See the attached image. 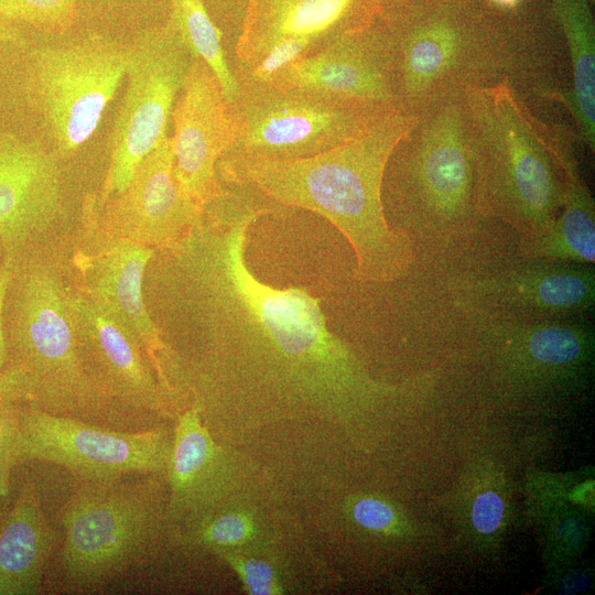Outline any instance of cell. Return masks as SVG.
Returning a JSON list of instances; mask_svg holds the SVG:
<instances>
[{"instance_id":"7402d4cb","label":"cell","mask_w":595,"mask_h":595,"mask_svg":"<svg viewBox=\"0 0 595 595\" xmlns=\"http://www.w3.org/2000/svg\"><path fill=\"white\" fill-rule=\"evenodd\" d=\"M51 527L32 483L23 485L0 526V595L40 593L54 547Z\"/></svg>"},{"instance_id":"ba28073f","label":"cell","mask_w":595,"mask_h":595,"mask_svg":"<svg viewBox=\"0 0 595 595\" xmlns=\"http://www.w3.org/2000/svg\"><path fill=\"white\" fill-rule=\"evenodd\" d=\"M127 45L93 32L66 45L33 50L25 74L31 107L60 160L74 156L96 131L120 86Z\"/></svg>"},{"instance_id":"8fae6325","label":"cell","mask_w":595,"mask_h":595,"mask_svg":"<svg viewBox=\"0 0 595 595\" xmlns=\"http://www.w3.org/2000/svg\"><path fill=\"white\" fill-rule=\"evenodd\" d=\"M412 194L435 221L451 225L476 212L475 173L462 91L418 111L401 140Z\"/></svg>"},{"instance_id":"5b68a950","label":"cell","mask_w":595,"mask_h":595,"mask_svg":"<svg viewBox=\"0 0 595 595\" xmlns=\"http://www.w3.org/2000/svg\"><path fill=\"white\" fill-rule=\"evenodd\" d=\"M165 474L78 478L61 510L63 573L77 586H93L150 559L177 539L167 512Z\"/></svg>"},{"instance_id":"30bf717a","label":"cell","mask_w":595,"mask_h":595,"mask_svg":"<svg viewBox=\"0 0 595 595\" xmlns=\"http://www.w3.org/2000/svg\"><path fill=\"white\" fill-rule=\"evenodd\" d=\"M192 54L165 23L127 45L126 93L109 136V164L98 206L121 193L139 162L166 136Z\"/></svg>"},{"instance_id":"4fadbf2b","label":"cell","mask_w":595,"mask_h":595,"mask_svg":"<svg viewBox=\"0 0 595 595\" xmlns=\"http://www.w3.org/2000/svg\"><path fill=\"white\" fill-rule=\"evenodd\" d=\"M71 306L78 356L98 391L126 414L176 419L183 409L163 388L136 338L75 285Z\"/></svg>"},{"instance_id":"484cf974","label":"cell","mask_w":595,"mask_h":595,"mask_svg":"<svg viewBox=\"0 0 595 595\" xmlns=\"http://www.w3.org/2000/svg\"><path fill=\"white\" fill-rule=\"evenodd\" d=\"M78 0H0V22L23 23L40 30L64 33L77 18Z\"/></svg>"},{"instance_id":"3957f363","label":"cell","mask_w":595,"mask_h":595,"mask_svg":"<svg viewBox=\"0 0 595 595\" xmlns=\"http://www.w3.org/2000/svg\"><path fill=\"white\" fill-rule=\"evenodd\" d=\"M11 274L4 301V379L18 400L96 425L144 430L110 403L78 356L69 264L55 245L3 255Z\"/></svg>"},{"instance_id":"4dcf8cb0","label":"cell","mask_w":595,"mask_h":595,"mask_svg":"<svg viewBox=\"0 0 595 595\" xmlns=\"http://www.w3.org/2000/svg\"><path fill=\"white\" fill-rule=\"evenodd\" d=\"M0 42L21 45L24 43V37L17 26L0 22Z\"/></svg>"},{"instance_id":"ac0fdd59","label":"cell","mask_w":595,"mask_h":595,"mask_svg":"<svg viewBox=\"0 0 595 595\" xmlns=\"http://www.w3.org/2000/svg\"><path fill=\"white\" fill-rule=\"evenodd\" d=\"M511 268L463 285L464 294L491 316L544 320L582 314L595 303L594 269L543 261Z\"/></svg>"},{"instance_id":"6da1fadb","label":"cell","mask_w":595,"mask_h":595,"mask_svg":"<svg viewBox=\"0 0 595 595\" xmlns=\"http://www.w3.org/2000/svg\"><path fill=\"white\" fill-rule=\"evenodd\" d=\"M264 213L227 192L162 253L150 282L198 325L207 356L230 345L245 349L262 376L289 394L321 407L355 381L351 355L326 324L320 300L300 288L274 289L248 269L249 226Z\"/></svg>"},{"instance_id":"44dd1931","label":"cell","mask_w":595,"mask_h":595,"mask_svg":"<svg viewBox=\"0 0 595 595\" xmlns=\"http://www.w3.org/2000/svg\"><path fill=\"white\" fill-rule=\"evenodd\" d=\"M561 170L563 203L559 216L540 236L520 240L521 253L531 260L591 264L595 261V205L581 173L574 143L565 128L539 122Z\"/></svg>"},{"instance_id":"603a6c76","label":"cell","mask_w":595,"mask_h":595,"mask_svg":"<svg viewBox=\"0 0 595 595\" xmlns=\"http://www.w3.org/2000/svg\"><path fill=\"white\" fill-rule=\"evenodd\" d=\"M555 9L566 39L572 68L567 97L576 138L595 148V36L586 0H555Z\"/></svg>"},{"instance_id":"7c38bea8","label":"cell","mask_w":595,"mask_h":595,"mask_svg":"<svg viewBox=\"0 0 595 595\" xmlns=\"http://www.w3.org/2000/svg\"><path fill=\"white\" fill-rule=\"evenodd\" d=\"M389 35L399 101L411 111L467 86L488 84L513 63L510 48L485 44L445 21Z\"/></svg>"},{"instance_id":"d6a6232c","label":"cell","mask_w":595,"mask_h":595,"mask_svg":"<svg viewBox=\"0 0 595 595\" xmlns=\"http://www.w3.org/2000/svg\"><path fill=\"white\" fill-rule=\"evenodd\" d=\"M496 2H499L501 4H511L513 3L516 0H495Z\"/></svg>"},{"instance_id":"2e32d148","label":"cell","mask_w":595,"mask_h":595,"mask_svg":"<svg viewBox=\"0 0 595 595\" xmlns=\"http://www.w3.org/2000/svg\"><path fill=\"white\" fill-rule=\"evenodd\" d=\"M181 96L171 117L175 176L184 192L202 208L225 195L217 163L234 138L232 118L212 68L192 57Z\"/></svg>"},{"instance_id":"d4e9b609","label":"cell","mask_w":595,"mask_h":595,"mask_svg":"<svg viewBox=\"0 0 595 595\" xmlns=\"http://www.w3.org/2000/svg\"><path fill=\"white\" fill-rule=\"evenodd\" d=\"M258 534L259 527L251 512L224 505L181 529L176 543L198 547L213 553L248 547Z\"/></svg>"},{"instance_id":"4316f807","label":"cell","mask_w":595,"mask_h":595,"mask_svg":"<svg viewBox=\"0 0 595 595\" xmlns=\"http://www.w3.org/2000/svg\"><path fill=\"white\" fill-rule=\"evenodd\" d=\"M219 556L237 574L249 595H280L285 587L275 565L261 556L245 553L241 549L217 550Z\"/></svg>"},{"instance_id":"d6986e66","label":"cell","mask_w":595,"mask_h":595,"mask_svg":"<svg viewBox=\"0 0 595 595\" xmlns=\"http://www.w3.org/2000/svg\"><path fill=\"white\" fill-rule=\"evenodd\" d=\"M165 473L167 512L177 532L226 505L234 463L191 403L175 419Z\"/></svg>"},{"instance_id":"83f0119b","label":"cell","mask_w":595,"mask_h":595,"mask_svg":"<svg viewBox=\"0 0 595 595\" xmlns=\"http://www.w3.org/2000/svg\"><path fill=\"white\" fill-rule=\"evenodd\" d=\"M350 512L357 524L371 531L388 533L397 522L392 506L374 497L358 499Z\"/></svg>"},{"instance_id":"f1b7e54d","label":"cell","mask_w":595,"mask_h":595,"mask_svg":"<svg viewBox=\"0 0 595 595\" xmlns=\"http://www.w3.org/2000/svg\"><path fill=\"white\" fill-rule=\"evenodd\" d=\"M504 502L494 491L480 494L473 505L472 520L475 529L484 534L495 532L504 516Z\"/></svg>"},{"instance_id":"9a60e30c","label":"cell","mask_w":595,"mask_h":595,"mask_svg":"<svg viewBox=\"0 0 595 595\" xmlns=\"http://www.w3.org/2000/svg\"><path fill=\"white\" fill-rule=\"evenodd\" d=\"M60 159L36 140L0 134V241L3 255L54 245L65 216Z\"/></svg>"},{"instance_id":"ffe728a7","label":"cell","mask_w":595,"mask_h":595,"mask_svg":"<svg viewBox=\"0 0 595 595\" xmlns=\"http://www.w3.org/2000/svg\"><path fill=\"white\" fill-rule=\"evenodd\" d=\"M380 0H249L235 47L240 68L277 42L299 39L315 51L329 41L372 24ZM314 51V52H315Z\"/></svg>"},{"instance_id":"5bb4252c","label":"cell","mask_w":595,"mask_h":595,"mask_svg":"<svg viewBox=\"0 0 595 595\" xmlns=\"http://www.w3.org/2000/svg\"><path fill=\"white\" fill-rule=\"evenodd\" d=\"M204 208L182 188L167 134L137 165L128 186L98 206L108 236L167 250L199 223Z\"/></svg>"},{"instance_id":"e0dca14e","label":"cell","mask_w":595,"mask_h":595,"mask_svg":"<svg viewBox=\"0 0 595 595\" xmlns=\"http://www.w3.org/2000/svg\"><path fill=\"white\" fill-rule=\"evenodd\" d=\"M385 107L399 101L389 33L372 26L338 36L292 63L270 84Z\"/></svg>"},{"instance_id":"9c48e42d","label":"cell","mask_w":595,"mask_h":595,"mask_svg":"<svg viewBox=\"0 0 595 595\" xmlns=\"http://www.w3.org/2000/svg\"><path fill=\"white\" fill-rule=\"evenodd\" d=\"M83 227L84 246L73 258L74 285L136 338L163 388L184 410L187 402L183 367L152 320L142 291L155 249L106 235L98 225L94 193L84 198Z\"/></svg>"},{"instance_id":"f546056e","label":"cell","mask_w":595,"mask_h":595,"mask_svg":"<svg viewBox=\"0 0 595 595\" xmlns=\"http://www.w3.org/2000/svg\"><path fill=\"white\" fill-rule=\"evenodd\" d=\"M11 268L10 261L7 257H3V262L0 267V377L3 374L7 363V340L4 333V301L7 289L10 280Z\"/></svg>"},{"instance_id":"cb8c5ba5","label":"cell","mask_w":595,"mask_h":595,"mask_svg":"<svg viewBox=\"0 0 595 595\" xmlns=\"http://www.w3.org/2000/svg\"><path fill=\"white\" fill-rule=\"evenodd\" d=\"M192 56L202 58L216 75L228 105L239 95V84L221 46V33L212 21L204 0H170L166 22Z\"/></svg>"},{"instance_id":"277c9868","label":"cell","mask_w":595,"mask_h":595,"mask_svg":"<svg viewBox=\"0 0 595 595\" xmlns=\"http://www.w3.org/2000/svg\"><path fill=\"white\" fill-rule=\"evenodd\" d=\"M468 125L476 212L509 225L520 240L543 234L559 216L563 180L539 121L509 78L462 90Z\"/></svg>"},{"instance_id":"52a82bcc","label":"cell","mask_w":595,"mask_h":595,"mask_svg":"<svg viewBox=\"0 0 595 595\" xmlns=\"http://www.w3.org/2000/svg\"><path fill=\"white\" fill-rule=\"evenodd\" d=\"M238 84V98L229 105L234 138L223 155L228 158H310L357 137L383 113L397 108L347 101L298 88Z\"/></svg>"},{"instance_id":"7a4b0ae2","label":"cell","mask_w":595,"mask_h":595,"mask_svg":"<svg viewBox=\"0 0 595 595\" xmlns=\"http://www.w3.org/2000/svg\"><path fill=\"white\" fill-rule=\"evenodd\" d=\"M416 118L418 111L397 107L357 137L320 154L294 160L223 156L217 174L226 183L322 215L351 246L358 280L391 282L408 271L413 251L405 232L389 227L381 187L394 149Z\"/></svg>"},{"instance_id":"8992f818","label":"cell","mask_w":595,"mask_h":595,"mask_svg":"<svg viewBox=\"0 0 595 595\" xmlns=\"http://www.w3.org/2000/svg\"><path fill=\"white\" fill-rule=\"evenodd\" d=\"M172 434L163 426L105 428L0 396V502L12 469L29 461L51 462L85 479L165 474Z\"/></svg>"},{"instance_id":"1f68e13d","label":"cell","mask_w":595,"mask_h":595,"mask_svg":"<svg viewBox=\"0 0 595 595\" xmlns=\"http://www.w3.org/2000/svg\"><path fill=\"white\" fill-rule=\"evenodd\" d=\"M0 396H8L7 387L2 376L0 377Z\"/></svg>"}]
</instances>
